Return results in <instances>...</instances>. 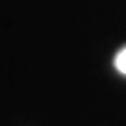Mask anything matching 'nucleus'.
I'll use <instances>...</instances> for the list:
<instances>
[{
	"mask_svg": "<svg viewBox=\"0 0 126 126\" xmlns=\"http://www.w3.org/2000/svg\"><path fill=\"white\" fill-rule=\"evenodd\" d=\"M114 67L122 75H126V47H123L114 58Z\"/></svg>",
	"mask_w": 126,
	"mask_h": 126,
	"instance_id": "1",
	"label": "nucleus"
}]
</instances>
